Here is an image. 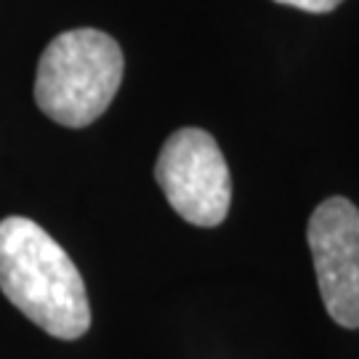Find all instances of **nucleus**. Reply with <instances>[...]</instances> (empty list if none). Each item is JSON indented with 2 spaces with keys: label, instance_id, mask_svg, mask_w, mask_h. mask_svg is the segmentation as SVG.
I'll return each mask as SVG.
<instances>
[{
  "label": "nucleus",
  "instance_id": "2",
  "mask_svg": "<svg viewBox=\"0 0 359 359\" xmlns=\"http://www.w3.org/2000/svg\"><path fill=\"white\" fill-rule=\"evenodd\" d=\"M123 48L102 29H69L46 46L35 75L40 112L67 128H86L107 112L123 83Z\"/></svg>",
  "mask_w": 359,
  "mask_h": 359
},
{
  "label": "nucleus",
  "instance_id": "1",
  "mask_svg": "<svg viewBox=\"0 0 359 359\" xmlns=\"http://www.w3.org/2000/svg\"><path fill=\"white\" fill-rule=\"evenodd\" d=\"M0 290L53 338L75 341L88 333L90 306L83 274L32 218L0 221Z\"/></svg>",
  "mask_w": 359,
  "mask_h": 359
},
{
  "label": "nucleus",
  "instance_id": "4",
  "mask_svg": "<svg viewBox=\"0 0 359 359\" xmlns=\"http://www.w3.org/2000/svg\"><path fill=\"white\" fill-rule=\"evenodd\" d=\"M309 248L327 314L359 327V208L346 197L325 200L309 221Z\"/></svg>",
  "mask_w": 359,
  "mask_h": 359
},
{
  "label": "nucleus",
  "instance_id": "5",
  "mask_svg": "<svg viewBox=\"0 0 359 359\" xmlns=\"http://www.w3.org/2000/svg\"><path fill=\"white\" fill-rule=\"evenodd\" d=\"M277 3L290 6V8H301V11H309V13H327V11H335L344 0H277Z\"/></svg>",
  "mask_w": 359,
  "mask_h": 359
},
{
  "label": "nucleus",
  "instance_id": "3",
  "mask_svg": "<svg viewBox=\"0 0 359 359\" xmlns=\"http://www.w3.org/2000/svg\"><path fill=\"white\" fill-rule=\"evenodd\" d=\"M154 179L170 208L194 226H218L229 213V165L208 130L170 133L157 157Z\"/></svg>",
  "mask_w": 359,
  "mask_h": 359
}]
</instances>
